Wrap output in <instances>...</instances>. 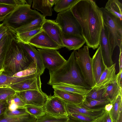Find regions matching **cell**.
Masks as SVG:
<instances>
[{"instance_id":"cell-17","label":"cell","mask_w":122,"mask_h":122,"mask_svg":"<svg viewBox=\"0 0 122 122\" xmlns=\"http://www.w3.org/2000/svg\"><path fill=\"white\" fill-rule=\"evenodd\" d=\"M116 64L114 63L111 66L107 67L101 75L98 81L92 88L98 89L107 87L116 80Z\"/></svg>"},{"instance_id":"cell-48","label":"cell","mask_w":122,"mask_h":122,"mask_svg":"<svg viewBox=\"0 0 122 122\" xmlns=\"http://www.w3.org/2000/svg\"><path fill=\"white\" fill-rule=\"evenodd\" d=\"M69 120L67 122H84L76 118L68 115Z\"/></svg>"},{"instance_id":"cell-23","label":"cell","mask_w":122,"mask_h":122,"mask_svg":"<svg viewBox=\"0 0 122 122\" xmlns=\"http://www.w3.org/2000/svg\"><path fill=\"white\" fill-rule=\"evenodd\" d=\"M32 8L40 11L43 15L51 16L53 9L48 0H33Z\"/></svg>"},{"instance_id":"cell-51","label":"cell","mask_w":122,"mask_h":122,"mask_svg":"<svg viewBox=\"0 0 122 122\" xmlns=\"http://www.w3.org/2000/svg\"><path fill=\"white\" fill-rule=\"evenodd\" d=\"M51 4V5L52 7L53 5L55 4L56 0H48Z\"/></svg>"},{"instance_id":"cell-1","label":"cell","mask_w":122,"mask_h":122,"mask_svg":"<svg viewBox=\"0 0 122 122\" xmlns=\"http://www.w3.org/2000/svg\"><path fill=\"white\" fill-rule=\"evenodd\" d=\"M78 22L87 46L93 50L99 46L104 26L102 11L92 0H78L70 9Z\"/></svg>"},{"instance_id":"cell-2","label":"cell","mask_w":122,"mask_h":122,"mask_svg":"<svg viewBox=\"0 0 122 122\" xmlns=\"http://www.w3.org/2000/svg\"><path fill=\"white\" fill-rule=\"evenodd\" d=\"M49 73L50 78L47 84L50 85H61L91 89L84 81L76 63L75 51L61 67Z\"/></svg>"},{"instance_id":"cell-53","label":"cell","mask_w":122,"mask_h":122,"mask_svg":"<svg viewBox=\"0 0 122 122\" xmlns=\"http://www.w3.org/2000/svg\"></svg>"},{"instance_id":"cell-12","label":"cell","mask_w":122,"mask_h":122,"mask_svg":"<svg viewBox=\"0 0 122 122\" xmlns=\"http://www.w3.org/2000/svg\"><path fill=\"white\" fill-rule=\"evenodd\" d=\"M81 103L75 104L66 102V108L68 114H80L96 118L102 115L105 111L104 107L97 109H90L82 106Z\"/></svg>"},{"instance_id":"cell-5","label":"cell","mask_w":122,"mask_h":122,"mask_svg":"<svg viewBox=\"0 0 122 122\" xmlns=\"http://www.w3.org/2000/svg\"><path fill=\"white\" fill-rule=\"evenodd\" d=\"M102 11L104 25L108 34L112 52L115 47L122 46V21L110 13L103 7Z\"/></svg>"},{"instance_id":"cell-16","label":"cell","mask_w":122,"mask_h":122,"mask_svg":"<svg viewBox=\"0 0 122 122\" xmlns=\"http://www.w3.org/2000/svg\"><path fill=\"white\" fill-rule=\"evenodd\" d=\"M92 61L93 75L96 84L107 67L104 62L100 46L92 58Z\"/></svg>"},{"instance_id":"cell-9","label":"cell","mask_w":122,"mask_h":122,"mask_svg":"<svg viewBox=\"0 0 122 122\" xmlns=\"http://www.w3.org/2000/svg\"><path fill=\"white\" fill-rule=\"evenodd\" d=\"M65 103L60 97L50 94L43 106L46 114L56 117L68 116Z\"/></svg>"},{"instance_id":"cell-42","label":"cell","mask_w":122,"mask_h":122,"mask_svg":"<svg viewBox=\"0 0 122 122\" xmlns=\"http://www.w3.org/2000/svg\"><path fill=\"white\" fill-rule=\"evenodd\" d=\"M25 108H18L16 110L10 111L8 110L6 112L5 115L9 116H16L23 115L28 113Z\"/></svg>"},{"instance_id":"cell-26","label":"cell","mask_w":122,"mask_h":122,"mask_svg":"<svg viewBox=\"0 0 122 122\" xmlns=\"http://www.w3.org/2000/svg\"><path fill=\"white\" fill-rule=\"evenodd\" d=\"M36 118L30 114L9 116L5 114L0 118V122H36Z\"/></svg>"},{"instance_id":"cell-35","label":"cell","mask_w":122,"mask_h":122,"mask_svg":"<svg viewBox=\"0 0 122 122\" xmlns=\"http://www.w3.org/2000/svg\"><path fill=\"white\" fill-rule=\"evenodd\" d=\"M69 119L68 116L56 117L46 114L37 118L36 122H67Z\"/></svg>"},{"instance_id":"cell-3","label":"cell","mask_w":122,"mask_h":122,"mask_svg":"<svg viewBox=\"0 0 122 122\" xmlns=\"http://www.w3.org/2000/svg\"><path fill=\"white\" fill-rule=\"evenodd\" d=\"M34 62L15 37L7 52L2 74L12 76L28 68Z\"/></svg>"},{"instance_id":"cell-8","label":"cell","mask_w":122,"mask_h":122,"mask_svg":"<svg viewBox=\"0 0 122 122\" xmlns=\"http://www.w3.org/2000/svg\"><path fill=\"white\" fill-rule=\"evenodd\" d=\"M44 67L49 72H53L61 67L66 61L56 50L38 49Z\"/></svg>"},{"instance_id":"cell-21","label":"cell","mask_w":122,"mask_h":122,"mask_svg":"<svg viewBox=\"0 0 122 122\" xmlns=\"http://www.w3.org/2000/svg\"><path fill=\"white\" fill-rule=\"evenodd\" d=\"M54 95L66 102L79 104L83 102L85 96L57 89H54Z\"/></svg>"},{"instance_id":"cell-39","label":"cell","mask_w":122,"mask_h":122,"mask_svg":"<svg viewBox=\"0 0 122 122\" xmlns=\"http://www.w3.org/2000/svg\"><path fill=\"white\" fill-rule=\"evenodd\" d=\"M68 114L84 122H93L96 119L80 114L70 113Z\"/></svg>"},{"instance_id":"cell-13","label":"cell","mask_w":122,"mask_h":122,"mask_svg":"<svg viewBox=\"0 0 122 122\" xmlns=\"http://www.w3.org/2000/svg\"><path fill=\"white\" fill-rule=\"evenodd\" d=\"M41 29L61 48L63 47L62 41V31L60 26L55 21L45 19Z\"/></svg>"},{"instance_id":"cell-18","label":"cell","mask_w":122,"mask_h":122,"mask_svg":"<svg viewBox=\"0 0 122 122\" xmlns=\"http://www.w3.org/2000/svg\"><path fill=\"white\" fill-rule=\"evenodd\" d=\"M62 41L64 47L69 50H77L86 43L85 39L81 35L66 34L62 32Z\"/></svg>"},{"instance_id":"cell-34","label":"cell","mask_w":122,"mask_h":122,"mask_svg":"<svg viewBox=\"0 0 122 122\" xmlns=\"http://www.w3.org/2000/svg\"><path fill=\"white\" fill-rule=\"evenodd\" d=\"M25 108L27 112L36 118L46 114L43 106L25 105Z\"/></svg>"},{"instance_id":"cell-29","label":"cell","mask_w":122,"mask_h":122,"mask_svg":"<svg viewBox=\"0 0 122 122\" xmlns=\"http://www.w3.org/2000/svg\"><path fill=\"white\" fill-rule=\"evenodd\" d=\"M112 108L109 112L110 114L113 122H116L121 109L122 108V92L117 96L112 103Z\"/></svg>"},{"instance_id":"cell-37","label":"cell","mask_w":122,"mask_h":122,"mask_svg":"<svg viewBox=\"0 0 122 122\" xmlns=\"http://www.w3.org/2000/svg\"><path fill=\"white\" fill-rule=\"evenodd\" d=\"M15 92L9 86H0V101L6 100L15 94Z\"/></svg>"},{"instance_id":"cell-19","label":"cell","mask_w":122,"mask_h":122,"mask_svg":"<svg viewBox=\"0 0 122 122\" xmlns=\"http://www.w3.org/2000/svg\"><path fill=\"white\" fill-rule=\"evenodd\" d=\"M15 31L10 29L0 42V74L3 73L5 56L13 39L15 37Z\"/></svg>"},{"instance_id":"cell-40","label":"cell","mask_w":122,"mask_h":122,"mask_svg":"<svg viewBox=\"0 0 122 122\" xmlns=\"http://www.w3.org/2000/svg\"><path fill=\"white\" fill-rule=\"evenodd\" d=\"M0 3L12 5L15 7L26 4L25 0H0Z\"/></svg>"},{"instance_id":"cell-15","label":"cell","mask_w":122,"mask_h":122,"mask_svg":"<svg viewBox=\"0 0 122 122\" xmlns=\"http://www.w3.org/2000/svg\"><path fill=\"white\" fill-rule=\"evenodd\" d=\"M40 76L39 73L36 77L11 85L10 87L15 92L30 90L42 91Z\"/></svg>"},{"instance_id":"cell-33","label":"cell","mask_w":122,"mask_h":122,"mask_svg":"<svg viewBox=\"0 0 122 122\" xmlns=\"http://www.w3.org/2000/svg\"><path fill=\"white\" fill-rule=\"evenodd\" d=\"M107 87L98 89L92 88L89 90L85 96V98L88 99L94 100L107 98L105 96Z\"/></svg>"},{"instance_id":"cell-41","label":"cell","mask_w":122,"mask_h":122,"mask_svg":"<svg viewBox=\"0 0 122 122\" xmlns=\"http://www.w3.org/2000/svg\"><path fill=\"white\" fill-rule=\"evenodd\" d=\"M93 122H113L109 112L105 110L100 116L96 118Z\"/></svg>"},{"instance_id":"cell-14","label":"cell","mask_w":122,"mask_h":122,"mask_svg":"<svg viewBox=\"0 0 122 122\" xmlns=\"http://www.w3.org/2000/svg\"><path fill=\"white\" fill-rule=\"evenodd\" d=\"M99 46L101 47L104 62L107 67H109L114 64L112 59V53L108 39L107 30L104 26L102 30Z\"/></svg>"},{"instance_id":"cell-44","label":"cell","mask_w":122,"mask_h":122,"mask_svg":"<svg viewBox=\"0 0 122 122\" xmlns=\"http://www.w3.org/2000/svg\"><path fill=\"white\" fill-rule=\"evenodd\" d=\"M10 29L4 26L3 24L0 25V42L9 31Z\"/></svg>"},{"instance_id":"cell-52","label":"cell","mask_w":122,"mask_h":122,"mask_svg":"<svg viewBox=\"0 0 122 122\" xmlns=\"http://www.w3.org/2000/svg\"><path fill=\"white\" fill-rule=\"evenodd\" d=\"M26 4L31 6L32 2V0H25Z\"/></svg>"},{"instance_id":"cell-27","label":"cell","mask_w":122,"mask_h":122,"mask_svg":"<svg viewBox=\"0 0 122 122\" xmlns=\"http://www.w3.org/2000/svg\"><path fill=\"white\" fill-rule=\"evenodd\" d=\"M122 88L118 85L116 80L107 87L105 93L106 97L112 103L117 96L122 92Z\"/></svg>"},{"instance_id":"cell-31","label":"cell","mask_w":122,"mask_h":122,"mask_svg":"<svg viewBox=\"0 0 122 122\" xmlns=\"http://www.w3.org/2000/svg\"><path fill=\"white\" fill-rule=\"evenodd\" d=\"M78 0H56L54 8L56 12H60L70 9Z\"/></svg>"},{"instance_id":"cell-30","label":"cell","mask_w":122,"mask_h":122,"mask_svg":"<svg viewBox=\"0 0 122 122\" xmlns=\"http://www.w3.org/2000/svg\"><path fill=\"white\" fill-rule=\"evenodd\" d=\"M52 86V87L54 89L60 90L85 96L90 89L84 88L61 85H55Z\"/></svg>"},{"instance_id":"cell-24","label":"cell","mask_w":122,"mask_h":122,"mask_svg":"<svg viewBox=\"0 0 122 122\" xmlns=\"http://www.w3.org/2000/svg\"><path fill=\"white\" fill-rule=\"evenodd\" d=\"M45 19L43 16L38 18L16 29L15 31L16 33H20L41 28Z\"/></svg>"},{"instance_id":"cell-49","label":"cell","mask_w":122,"mask_h":122,"mask_svg":"<svg viewBox=\"0 0 122 122\" xmlns=\"http://www.w3.org/2000/svg\"><path fill=\"white\" fill-rule=\"evenodd\" d=\"M113 107V104L112 103H110L106 105L104 107L105 111L109 112L112 109Z\"/></svg>"},{"instance_id":"cell-28","label":"cell","mask_w":122,"mask_h":122,"mask_svg":"<svg viewBox=\"0 0 122 122\" xmlns=\"http://www.w3.org/2000/svg\"><path fill=\"white\" fill-rule=\"evenodd\" d=\"M110 103V101L107 98L94 100L88 99L85 98L81 105L87 108L94 109L104 107L106 105Z\"/></svg>"},{"instance_id":"cell-22","label":"cell","mask_w":122,"mask_h":122,"mask_svg":"<svg viewBox=\"0 0 122 122\" xmlns=\"http://www.w3.org/2000/svg\"><path fill=\"white\" fill-rule=\"evenodd\" d=\"M39 73L38 72L32 75L23 77L10 76L1 74H0V86H10L11 85L36 77Z\"/></svg>"},{"instance_id":"cell-11","label":"cell","mask_w":122,"mask_h":122,"mask_svg":"<svg viewBox=\"0 0 122 122\" xmlns=\"http://www.w3.org/2000/svg\"><path fill=\"white\" fill-rule=\"evenodd\" d=\"M29 43L39 49L57 50L61 48L58 44L42 30L31 39Z\"/></svg>"},{"instance_id":"cell-50","label":"cell","mask_w":122,"mask_h":122,"mask_svg":"<svg viewBox=\"0 0 122 122\" xmlns=\"http://www.w3.org/2000/svg\"><path fill=\"white\" fill-rule=\"evenodd\" d=\"M122 108L120 111L119 115L116 122H122Z\"/></svg>"},{"instance_id":"cell-38","label":"cell","mask_w":122,"mask_h":122,"mask_svg":"<svg viewBox=\"0 0 122 122\" xmlns=\"http://www.w3.org/2000/svg\"><path fill=\"white\" fill-rule=\"evenodd\" d=\"M9 104L14 103L17 105L19 108H25V105L22 100L15 94L6 100Z\"/></svg>"},{"instance_id":"cell-6","label":"cell","mask_w":122,"mask_h":122,"mask_svg":"<svg viewBox=\"0 0 122 122\" xmlns=\"http://www.w3.org/2000/svg\"><path fill=\"white\" fill-rule=\"evenodd\" d=\"M76 61L85 82L91 88L95 85L92 70V58L87 46L75 51Z\"/></svg>"},{"instance_id":"cell-46","label":"cell","mask_w":122,"mask_h":122,"mask_svg":"<svg viewBox=\"0 0 122 122\" xmlns=\"http://www.w3.org/2000/svg\"><path fill=\"white\" fill-rule=\"evenodd\" d=\"M120 53L119 60V71L122 70V46L120 48Z\"/></svg>"},{"instance_id":"cell-45","label":"cell","mask_w":122,"mask_h":122,"mask_svg":"<svg viewBox=\"0 0 122 122\" xmlns=\"http://www.w3.org/2000/svg\"><path fill=\"white\" fill-rule=\"evenodd\" d=\"M116 81L118 86L122 88V70L116 74Z\"/></svg>"},{"instance_id":"cell-7","label":"cell","mask_w":122,"mask_h":122,"mask_svg":"<svg viewBox=\"0 0 122 122\" xmlns=\"http://www.w3.org/2000/svg\"><path fill=\"white\" fill-rule=\"evenodd\" d=\"M55 21L63 33L81 35L80 25L70 9L59 12Z\"/></svg>"},{"instance_id":"cell-32","label":"cell","mask_w":122,"mask_h":122,"mask_svg":"<svg viewBox=\"0 0 122 122\" xmlns=\"http://www.w3.org/2000/svg\"><path fill=\"white\" fill-rule=\"evenodd\" d=\"M42 30L41 28L20 33H16L15 38L19 42L29 43L30 39Z\"/></svg>"},{"instance_id":"cell-25","label":"cell","mask_w":122,"mask_h":122,"mask_svg":"<svg viewBox=\"0 0 122 122\" xmlns=\"http://www.w3.org/2000/svg\"><path fill=\"white\" fill-rule=\"evenodd\" d=\"M104 8L122 21V4L118 0H109Z\"/></svg>"},{"instance_id":"cell-47","label":"cell","mask_w":122,"mask_h":122,"mask_svg":"<svg viewBox=\"0 0 122 122\" xmlns=\"http://www.w3.org/2000/svg\"><path fill=\"white\" fill-rule=\"evenodd\" d=\"M19 108L18 106L14 103H11L9 105L8 110L11 111L16 110Z\"/></svg>"},{"instance_id":"cell-43","label":"cell","mask_w":122,"mask_h":122,"mask_svg":"<svg viewBox=\"0 0 122 122\" xmlns=\"http://www.w3.org/2000/svg\"><path fill=\"white\" fill-rule=\"evenodd\" d=\"M9 104L6 100L0 101V118L8 109Z\"/></svg>"},{"instance_id":"cell-4","label":"cell","mask_w":122,"mask_h":122,"mask_svg":"<svg viewBox=\"0 0 122 122\" xmlns=\"http://www.w3.org/2000/svg\"><path fill=\"white\" fill-rule=\"evenodd\" d=\"M30 6L25 4L16 7L3 21V25L15 31L35 19L43 16L36 10L31 9Z\"/></svg>"},{"instance_id":"cell-36","label":"cell","mask_w":122,"mask_h":122,"mask_svg":"<svg viewBox=\"0 0 122 122\" xmlns=\"http://www.w3.org/2000/svg\"><path fill=\"white\" fill-rule=\"evenodd\" d=\"M16 7L0 3V22L3 21Z\"/></svg>"},{"instance_id":"cell-10","label":"cell","mask_w":122,"mask_h":122,"mask_svg":"<svg viewBox=\"0 0 122 122\" xmlns=\"http://www.w3.org/2000/svg\"><path fill=\"white\" fill-rule=\"evenodd\" d=\"M15 94L25 105L38 106H43L48 97L42 91L36 90L15 92Z\"/></svg>"},{"instance_id":"cell-20","label":"cell","mask_w":122,"mask_h":122,"mask_svg":"<svg viewBox=\"0 0 122 122\" xmlns=\"http://www.w3.org/2000/svg\"><path fill=\"white\" fill-rule=\"evenodd\" d=\"M19 43L36 64L37 69L41 76L43 73L45 68L39 51L34 48V46L29 43Z\"/></svg>"}]
</instances>
